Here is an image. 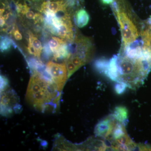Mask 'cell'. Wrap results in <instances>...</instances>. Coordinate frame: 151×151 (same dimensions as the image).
Listing matches in <instances>:
<instances>
[{"mask_svg":"<svg viewBox=\"0 0 151 151\" xmlns=\"http://www.w3.org/2000/svg\"><path fill=\"white\" fill-rule=\"evenodd\" d=\"M45 70L51 77L53 83L61 91L68 78L66 65L50 61L46 64Z\"/></svg>","mask_w":151,"mask_h":151,"instance_id":"obj_1","label":"cell"},{"mask_svg":"<svg viewBox=\"0 0 151 151\" xmlns=\"http://www.w3.org/2000/svg\"><path fill=\"white\" fill-rule=\"evenodd\" d=\"M89 14L84 9H80L76 12V23L78 27L82 28L85 27L89 22Z\"/></svg>","mask_w":151,"mask_h":151,"instance_id":"obj_2","label":"cell"},{"mask_svg":"<svg viewBox=\"0 0 151 151\" xmlns=\"http://www.w3.org/2000/svg\"><path fill=\"white\" fill-rule=\"evenodd\" d=\"M65 42L62 40L56 37H52L49 42L50 48L53 53L56 52L60 46L65 44Z\"/></svg>","mask_w":151,"mask_h":151,"instance_id":"obj_3","label":"cell"},{"mask_svg":"<svg viewBox=\"0 0 151 151\" xmlns=\"http://www.w3.org/2000/svg\"><path fill=\"white\" fill-rule=\"evenodd\" d=\"M29 42L31 44L35 49L38 57L40 56L42 49V46L40 41L32 34H31L30 35L29 39Z\"/></svg>","mask_w":151,"mask_h":151,"instance_id":"obj_4","label":"cell"},{"mask_svg":"<svg viewBox=\"0 0 151 151\" xmlns=\"http://www.w3.org/2000/svg\"><path fill=\"white\" fill-rule=\"evenodd\" d=\"M66 67H67L68 78L70 77V76H71L75 71L78 69L69 60H68Z\"/></svg>","mask_w":151,"mask_h":151,"instance_id":"obj_5","label":"cell"},{"mask_svg":"<svg viewBox=\"0 0 151 151\" xmlns=\"http://www.w3.org/2000/svg\"><path fill=\"white\" fill-rule=\"evenodd\" d=\"M8 86V81L7 79L2 76H1V92H3L6 89Z\"/></svg>","mask_w":151,"mask_h":151,"instance_id":"obj_6","label":"cell"},{"mask_svg":"<svg viewBox=\"0 0 151 151\" xmlns=\"http://www.w3.org/2000/svg\"><path fill=\"white\" fill-rule=\"evenodd\" d=\"M11 40L8 39H5L1 42V49L3 50H6L10 47Z\"/></svg>","mask_w":151,"mask_h":151,"instance_id":"obj_7","label":"cell"},{"mask_svg":"<svg viewBox=\"0 0 151 151\" xmlns=\"http://www.w3.org/2000/svg\"><path fill=\"white\" fill-rule=\"evenodd\" d=\"M28 50L29 52L31 55H35V56L38 57L37 52L36 51L35 49L32 46L31 44L29 42L28 47Z\"/></svg>","mask_w":151,"mask_h":151,"instance_id":"obj_8","label":"cell"},{"mask_svg":"<svg viewBox=\"0 0 151 151\" xmlns=\"http://www.w3.org/2000/svg\"><path fill=\"white\" fill-rule=\"evenodd\" d=\"M13 34L15 38L17 40H21L22 38L21 34L20 33L19 31V30L17 29L14 31Z\"/></svg>","mask_w":151,"mask_h":151,"instance_id":"obj_9","label":"cell"},{"mask_svg":"<svg viewBox=\"0 0 151 151\" xmlns=\"http://www.w3.org/2000/svg\"><path fill=\"white\" fill-rule=\"evenodd\" d=\"M42 17L40 14L39 13H36L35 15L34 19L36 23H37L40 22L42 21Z\"/></svg>","mask_w":151,"mask_h":151,"instance_id":"obj_10","label":"cell"},{"mask_svg":"<svg viewBox=\"0 0 151 151\" xmlns=\"http://www.w3.org/2000/svg\"><path fill=\"white\" fill-rule=\"evenodd\" d=\"M35 14L32 11L29 10L26 13V17L28 19H33L34 18Z\"/></svg>","mask_w":151,"mask_h":151,"instance_id":"obj_11","label":"cell"},{"mask_svg":"<svg viewBox=\"0 0 151 151\" xmlns=\"http://www.w3.org/2000/svg\"><path fill=\"white\" fill-rule=\"evenodd\" d=\"M102 2L104 4H111L114 0H101Z\"/></svg>","mask_w":151,"mask_h":151,"instance_id":"obj_12","label":"cell"},{"mask_svg":"<svg viewBox=\"0 0 151 151\" xmlns=\"http://www.w3.org/2000/svg\"><path fill=\"white\" fill-rule=\"evenodd\" d=\"M6 19L4 17H3L2 16H1V27H2L5 24Z\"/></svg>","mask_w":151,"mask_h":151,"instance_id":"obj_13","label":"cell"}]
</instances>
